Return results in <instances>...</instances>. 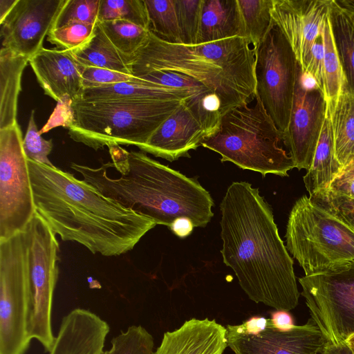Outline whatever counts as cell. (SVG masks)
Masks as SVG:
<instances>
[{"instance_id":"6da1fadb","label":"cell","mask_w":354,"mask_h":354,"mask_svg":"<svg viewBox=\"0 0 354 354\" xmlns=\"http://www.w3.org/2000/svg\"><path fill=\"white\" fill-rule=\"evenodd\" d=\"M221 254L250 299L289 311L299 304L293 261L259 189L234 182L221 203Z\"/></svg>"},{"instance_id":"7a4b0ae2","label":"cell","mask_w":354,"mask_h":354,"mask_svg":"<svg viewBox=\"0 0 354 354\" xmlns=\"http://www.w3.org/2000/svg\"><path fill=\"white\" fill-rule=\"evenodd\" d=\"M28 164L35 210L64 241L79 243L93 254L120 256L156 225L70 172Z\"/></svg>"},{"instance_id":"3957f363","label":"cell","mask_w":354,"mask_h":354,"mask_svg":"<svg viewBox=\"0 0 354 354\" xmlns=\"http://www.w3.org/2000/svg\"><path fill=\"white\" fill-rule=\"evenodd\" d=\"M112 162L92 168L75 162L71 167L104 196L169 227L178 218L205 227L214 214L209 193L190 178L148 156L127 151L118 145L107 147Z\"/></svg>"},{"instance_id":"277c9868","label":"cell","mask_w":354,"mask_h":354,"mask_svg":"<svg viewBox=\"0 0 354 354\" xmlns=\"http://www.w3.org/2000/svg\"><path fill=\"white\" fill-rule=\"evenodd\" d=\"M130 69L134 77L163 71L198 82L218 100L221 115L256 96L255 52L244 37L187 45L166 41L150 30Z\"/></svg>"},{"instance_id":"5b68a950","label":"cell","mask_w":354,"mask_h":354,"mask_svg":"<svg viewBox=\"0 0 354 354\" xmlns=\"http://www.w3.org/2000/svg\"><path fill=\"white\" fill-rule=\"evenodd\" d=\"M283 134L277 129L261 102L230 110L221 115L216 130L201 146L233 162L242 169L281 176L295 168L294 162L281 145Z\"/></svg>"},{"instance_id":"8992f818","label":"cell","mask_w":354,"mask_h":354,"mask_svg":"<svg viewBox=\"0 0 354 354\" xmlns=\"http://www.w3.org/2000/svg\"><path fill=\"white\" fill-rule=\"evenodd\" d=\"M184 101H74L68 135L95 150L111 145L140 148Z\"/></svg>"},{"instance_id":"52a82bcc","label":"cell","mask_w":354,"mask_h":354,"mask_svg":"<svg viewBox=\"0 0 354 354\" xmlns=\"http://www.w3.org/2000/svg\"><path fill=\"white\" fill-rule=\"evenodd\" d=\"M286 239L305 276L354 260V230L306 195L290 211Z\"/></svg>"},{"instance_id":"ba28073f","label":"cell","mask_w":354,"mask_h":354,"mask_svg":"<svg viewBox=\"0 0 354 354\" xmlns=\"http://www.w3.org/2000/svg\"><path fill=\"white\" fill-rule=\"evenodd\" d=\"M32 307L28 248L24 232L0 241V354H25Z\"/></svg>"},{"instance_id":"9c48e42d","label":"cell","mask_w":354,"mask_h":354,"mask_svg":"<svg viewBox=\"0 0 354 354\" xmlns=\"http://www.w3.org/2000/svg\"><path fill=\"white\" fill-rule=\"evenodd\" d=\"M28 254L32 307L28 333L49 352L55 337L52 330V307L59 276V244L56 234L37 212L23 231Z\"/></svg>"},{"instance_id":"30bf717a","label":"cell","mask_w":354,"mask_h":354,"mask_svg":"<svg viewBox=\"0 0 354 354\" xmlns=\"http://www.w3.org/2000/svg\"><path fill=\"white\" fill-rule=\"evenodd\" d=\"M311 318L327 342L354 335V260L299 279Z\"/></svg>"},{"instance_id":"8fae6325","label":"cell","mask_w":354,"mask_h":354,"mask_svg":"<svg viewBox=\"0 0 354 354\" xmlns=\"http://www.w3.org/2000/svg\"><path fill=\"white\" fill-rule=\"evenodd\" d=\"M299 68L288 41L273 24L255 50L256 96L283 134L290 122Z\"/></svg>"},{"instance_id":"7c38bea8","label":"cell","mask_w":354,"mask_h":354,"mask_svg":"<svg viewBox=\"0 0 354 354\" xmlns=\"http://www.w3.org/2000/svg\"><path fill=\"white\" fill-rule=\"evenodd\" d=\"M18 122L0 129V241L23 232L35 210Z\"/></svg>"},{"instance_id":"4fadbf2b","label":"cell","mask_w":354,"mask_h":354,"mask_svg":"<svg viewBox=\"0 0 354 354\" xmlns=\"http://www.w3.org/2000/svg\"><path fill=\"white\" fill-rule=\"evenodd\" d=\"M209 104L203 97L185 100L139 149L171 162L189 156L218 125L221 118L210 111Z\"/></svg>"},{"instance_id":"5bb4252c","label":"cell","mask_w":354,"mask_h":354,"mask_svg":"<svg viewBox=\"0 0 354 354\" xmlns=\"http://www.w3.org/2000/svg\"><path fill=\"white\" fill-rule=\"evenodd\" d=\"M326 114L322 92L307 84L299 66L290 122L283 133V144L299 170L311 165Z\"/></svg>"},{"instance_id":"9a60e30c","label":"cell","mask_w":354,"mask_h":354,"mask_svg":"<svg viewBox=\"0 0 354 354\" xmlns=\"http://www.w3.org/2000/svg\"><path fill=\"white\" fill-rule=\"evenodd\" d=\"M66 0H19L1 24L2 47L30 58L43 47Z\"/></svg>"},{"instance_id":"2e32d148","label":"cell","mask_w":354,"mask_h":354,"mask_svg":"<svg viewBox=\"0 0 354 354\" xmlns=\"http://www.w3.org/2000/svg\"><path fill=\"white\" fill-rule=\"evenodd\" d=\"M227 345L234 354H321L327 342L315 321L310 318L301 326L279 330L268 322L257 335L236 331L226 326Z\"/></svg>"},{"instance_id":"e0dca14e","label":"cell","mask_w":354,"mask_h":354,"mask_svg":"<svg viewBox=\"0 0 354 354\" xmlns=\"http://www.w3.org/2000/svg\"><path fill=\"white\" fill-rule=\"evenodd\" d=\"M332 0H273L272 17L295 55L303 71Z\"/></svg>"},{"instance_id":"ac0fdd59","label":"cell","mask_w":354,"mask_h":354,"mask_svg":"<svg viewBox=\"0 0 354 354\" xmlns=\"http://www.w3.org/2000/svg\"><path fill=\"white\" fill-rule=\"evenodd\" d=\"M29 64L46 95L58 103L81 99L83 66L71 50L43 48L30 58Z\"/></svg>"},{"instance_id":"d6986e66","label":"cell","mask_w":354,"mask_h":354,"mask_svg":"<svg viewBox=\"0 0 354 354\" xmlns=\"http://www.w3.org/2000/svg\"><path fill=\"white\" fill-rule=\"evenodd\" d=\"M109 324L93 312L75 308L61 322L49 354H103Z\"/></svg>"},{"instance_id":"ffe728a7","label":"cell","mask_w":354,"mask_h":354,"mask_svg":"<svg viewBox=\"0 0 354 354\" xmlns=\"http://www.w3.org/2000/svg\"><path fill=\"white\" fill-rule=\"evenodd\" d=\"M226 332L215 319L192 318L165 333L153 354H223L228 346Z\"/></svg>"},{"instance_id":"44dd1931","label":"cell","mask_w":354,"mask_h":354,"mask_svg":"<svg viewBox=\"0 0 354 354\" xmlns=\"http://www.w3.org/2000/svg\"><path fill=\"white\" fill-rule=\"evenodd\" d=\"M194 96L212 98L202 95L189 89L161 85L134 77L133 80L130 82H118L95 88H84L81 99L79 100L91 102L110 101H183Z\"/></svg>"},{"instance_id":"7402d4cb","label":"cell","mask_w":354,"mask_h":354,"mask_svg":"<svg viewBox=\"0 0 354 354\" xmlns=\"http://www.w3.org/2000/svg\"><path fill=\"white\" fill-rule=\"evenodd\" d=\"M235 37H244L237 0H203L196 44Z\"/></svg>"},{"instance_id":"603a6c76","label":"cell","mask_w":354,"mask_h":354,"mask_svg":"<svg viewBox=\"0 0 354 354\" xmlns=\"http://www.w3.org/2000/svg\"><path fill=\"white\" fill-rule=\"evenodd\" d=\"M342 169L335 155L330 117L326 113L311 165L304 176L310 196L328 189Z\"/></svg>"},{"instance_id":"cb8c5ba5","label":"cell","mask_w":354,"mask_h":354,"mask_svg":"<svg viewBox=\"0 0 354 354\" xmlns=\"http://www.w3.org/2000/svg\"><path fill=\"white\" fill-rule=\"evenodd\" d=\"M30 58L1 48L0 51V129L17 122L21 78Z\"/></svg>"},{"instance_id":"d4e9b609","label":"cell","mask_w":354,"mask_h":354,"mask_svg":"<svg viewBox=\"0 0 354 354\" xmlns=\"http://www.w3.org/2000/svg\"><path fill=\"white\" fill-rule=\"evenodd\" d=\"M71 51L75 61L83 67L102 68L131 75L130 64L132 57L120 53L98 23L91 40Z\"/></svg>"},{"instance_id":"484cf974","label":"cell","mask_w":354,"mask_h":354,"mask_svg":"<svg viewBox=\"0 0 354 354\" xmlns=\"http://www.w3.org/2000/svg\"><path fill=\"white\" fill-rule=\"evenodd\" d=\"M330 117L335 155L344 168L354 163V94L344 86Z\"/></svg>"},{"instance_id":"4316f807","label":"cell","mask_w":354,"mask_h":354,"mask_svg":"<svg viewBox=\"0 0 354 354\" xmlns=\"http://www.w3.org/2000/svg\"><path fill=\"white\" fill-rule=\"evenodd\" d=\"M329 17L347 89L354 94V17L332 0Z\"/></svg>"},{"instance_id":"83f0119b","label":"cell","mask_w":354,"mask_h":354,"mask_svg":"<svg viewBox=\"0 0 354 354\" xmlns=\"http://www.w3.org/2000/svg\"><path fill=\"white\" fill-rule=\"evenodd\" d=\"M321 36L324 45L323 95L326 113H330L346 85V81L333 37L329 13L323 23Z\"/></svg>"},{"instance_id":"f1b7e54d","label":"cell","mask_w":354,"mask_h":354,"mask_svg":"<svg viewBox=\"0 0 354 354\" xmlns=\"http://www.w3.org/2000/svg\"><path fill=\"white\" fill-rule=\"evenodd\" d=\"M244 26V37L255 50L263 41L274 22L273 0H237Z\"/></svg>"},{"instance_id":"f546056e","label":"cell","mask_w":354,"mask_h":354,"mask_svg":"<svg viewBox=\"0 0 354 354\" xmlns=\"http://www.w3.org/2000/svg\"><path fill=\"white\" fill-rule=\"evenodd\" d=\"M150 30L160 39L182 44L174 0H144Z\"/></svg>"},{"instance_id":"4dcf8cb0","label":"cell","mask_w":354,"mask_h":354,"mask_svg":"<svg viewBox=\"0 0 354 354\" xmlns=\"http://www.w3.org/2000/svg\"><path fill=\"white\" fill-rule=\"evenodd\" d=\"M97 23L115 47L129 57H132L142 46L150 32L149 30L123 20Z\"/></svg>"},{"instance_id":"1f68e13d","label":"cell","mask_w":354,"mask_h":354,"mask_svg":"<svg viewBox=\"0 0 354 354\" xmlns=\"http://www.w3.org/2000/svg\"><path fill=\"white\" fill-rule=\"evenodd\" d=\"M123 20L150 30L144 0H101L98 22Z\"/></svg>"},{"instance_id":"d6a6232c","label":"cell","mask_w":354,"mask_h":354,"mask_svg":"<svg viewBox=\"0 0 354 354\" xmlns=\"http://www.w3.org/2000/svg\"><path fill=\"white\" fill-rule=\"evenodd\" d=\"M153 337L143 326L133 325L111 339L103 354H153Z\"/></svg>"},{"instance_id":"836d02e7","label":"cell","mask_w":354,"mask_h":354,"mask_svg":"<svg viewBox=\"0 0 354 354\" xmlns=\"http://www.w3.org/2000/svg\"><path fill=\"white\" fill-rule=\"evenodd\" d=\"M97 24L70 22L53 28L47 40L58 48L74 50L86 44L95 33Z\"/></svg>"},{"instance_id":"e575fe53","label":"cell","mask_w":354,"mask_h":354,"mask_svg":"<svg viewBox=\"0 0 354 354\" xmlns=\"http://www.w3.org/2000/svg\"><path fill=\"white\" fill-rule=\"evenodd\" d=\"M203 0H174L182 44H196Z\"/></svg>"},{"instance_id":"d590c367","label":"cell","mask_w":354,"mask_h":354,"mask_svg":"<svg viewBox=\"0 0 354 354\" xmlns=\"http://www.w3.org/2000/svg\"><path fill=\"white\" fill-rule=\"evenodd\" d=\"M101 0H66L56 19L58 28L70 22L97 24Z\"/></svg>"},{"instance_id":"8d00e7d4","label":"cell","mask_w":354,"mask_h":354,"mask_svg":"<svg viewBox=\"0 0 354 354\" xmlns=\"http://www.w3.org/2000/svg\"><path fill=\"white\" fill-rule=\"evenodd\" d=\"M53 147V140H45L41 136L35 120V110H32L28 128L23 140V148L28 160L53 166L48 156Z\"/></svg>"},{"instance_id":"74e56055","label":"cell","mask_w":354,"mask_h":354,"mask_svg":"<svg viewBox=\"0 0 354 354\" xmlns=\"http://www.w3.org/2000/svg\"><path fill=\"white\" fill-rule=\"evenodd\" d=\"M309 197L317 205L339 218L354 230V198L328 190Z\"/></svg>"},{"instance_id":"f35d334b","label":"cell","mask_w":354,"mask_h":354,"mask_svg":"<svg viewBox=\"0 0 354 354\" xmlns=\"http://www.w3.org/2000/svg\"><path fill=\"white\" fill-rule=\"evenodd\" d=\"M82 77L84 89L130 82L134 77L131 75L97 67H83Z\"/></svg>"},{"instance_id":"ab89813d","label":"cell","mask_w":354,"mask_h":354,"mask_svg":"<svg viewBox=\"0 0 354 354\" xmlns=\"http://www.w3.org/2000/svg\"><path fill=\"white\" fill-rule=\"evenodd\" d=\"M324 45L322 36L314 43L306 66L302 73L310 77L317 87L322 92L324 89Z\"/></svg>"},{"instance_id":"60d3db41","label":"cell","mask_w":354,"mask_h":354,"mask_svg":"<svg viewBox=\"0 0 354 354\" xmlns=\"http://www.w3.org/2000/svg\"><path fill=\"white\" fill-rule=\"evenodd\" d=\"M326 190L354 198V163L343 168Z\"/></svg>"},{"instance_id":"b9f144b4","label":"cell","mask_w":354,"mask_h":354,"mask_svg":"<svg viewBox=\"0 0 354 354\" xmlns=\"http://www.w3.org/2000/svg\"><path fill=\"white\" fill-rule=\"evenodd\" d=\"M269 319L254 315L243 322L241 324L232 325L239 333L245 335H257L268 326Z\"/></svg>"},{"instance_id":"7bdbcfd3","label":"cell","mask_w":354,"mask_h":354,"mask_svg":"<svg viewBox=\"0 0 354 354\" xmlns=\"http://www.w3.org/2000/svg\"><path fill=\"white\" fill-rule=\"evenodd\" d=\"M270 324L279 330H288L295 326L293 318L287 310H273L270 312Z\"/></svg>"},{"instance_id":"ee69618b","label":"cell","mask_w":354,"mask_h":354,"mask_svg":"<svg viewBox=\"0 0 354 354\" xmlns=\"http://www.w3.org/2000/svg\"><path fill=\"white\" fill-rule=\"evenodd\" d=\"M194 227L192 221L185 217L175 220L169 227L170 230L178 237L184 238L189 236Z\"/></svg>"},{"instance_id":"f6af8a7d","label":"cell","mask_w":354,"mask_h":354,"mask_svg":"<svg viewBox=\"0 0 354 354\" xmlns=\"http://www.w3.org/2000/svg\"><path fill=\"white\" fill-rule=\"evenodd\" d=\"M321 354H354L346 341L339 343L326 342Z\"/></svg>"},{"instance_id":"bcb514c9","label":"cell","mask_w":354,"mask_h":354,"mask_svg":"<svg viewBox=\"0 0 354 354\" xmlns=\"http://www.w3.org/2000/svg\"><path fill=\"white\" fill-rule=\"evenodd\" d=\"M19 0H0V24H1L15 8Z\"/></svg>"},{"instance_id":"7dc6e473","label":"cell","mask_w":354,"mask_h":354,"mask_svg":"<svg viewBox=\"0 0 354 354\" xmlns=\"http://www.w3.org/2000/svg\"><path fill=\"white\" fill-rule=\"evenodd\" d=\"M336 3L349 15L354 17V0H335Z\"/></svg>"},{"instance_id":"c3c4849f","label":"cell","mask_w":354,"mask_h":354,"mask_svg":"<svg viewBox=\"0 0 354 354\" xmlns=\"http://www.w3.org/2000/svg\"><path fill=\"white\" fill-rule=\"evenodd\" d=\"M347 343L348 344V345L350 346V347L351 348L352 351H353L354 353V335H353L352 336H351L347 340H346Z\"/></svg>"}]
</instances>
